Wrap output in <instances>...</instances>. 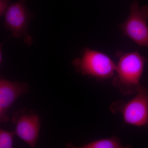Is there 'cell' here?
Wrapping results in <instances>:
<instances>
[{
    "mask_svg": "<svg viewBox=\"0 0 148 148\" xmlns=\"http://www.w3.org/2000/svg\"><path fill=\"white\" fill-rule=\"evenodd\" d=\"M116 55L119 60L112 84L124 96L136 94L142 86L140 81L147 59L138 51H118Z\"/></svg>",
    "mask_w": 148,
    "mask_h": 148,
    "instance_id": "obj_1",
    "label": "cell"
},
{
    "mask_svg": "<svg viewBox=\"0 0 148 148\" xmlns=\"http://www.w3.org/2000/svg\"><path fill=\"white\" fill-rule=\"evenodd\" d=\"M72 65L78 73L100 81L113 77L116 68L108 56L88 47L82 49L80 57L75 58Z\"/></svg>",
    "mask_w": 148,
    "mask_h": 148,
    "instance_id": "obj_2",
    "label": "cell"
},
{
    "mask_svg": "<svg viewBox=\"0 0 148 148\" xmlns=\"http://www.w3.org/2000/svg\"><path fill=\"white\" fill-rule=\"evenodd\" d=\"M113 113H121L125 123L138 127L148 125V90L141 86L134 98L127 102L115 101L111 104Z\"/></svg>",
    "mask_w": 148,
    "mask_h": 148,
    "instance_id": "obj_3",
    "label": "cell"
},
{
    "mask_svg": "<svg viewBox=\"0 0 148 148\" xmlns=\"http://www.w3.org/2000/svg\"><path fill=\"white\" fill-rule=\"evenodd\" d=\"M148 6L140 8L137 1L130 6L129 16L119 26L123 35L140 46L148 47Z\"/></svg>",
    "mask_w": 148,
    "mask_h": 148,
    "instance_id": "obj_4",
    "label": "cell"
},
{
    "mask_svg": "<svg viewBox=\"0 0 148 148\" xmlns=\"http://www.w3.org/2000/svg\"><path fill=\"white\" fill-rule=\"evenodd\" d=\"M28 0H18L10 4L4 14V25L16 38H22L24 43L32 45L33 40L28 32L29 21L32 14L27 8Z\"/></svg>",
    "mask_w": 148,
    "mask_h": 148,
    "instance_id": "obj_5",
    "label": "cell"
},
{
    "mask_svg": "<svg viewBox=\"0 0 148 148\" xmlns=\"http://www.w3.org/2000/svg\"><path fill=\"white\" fill-rule=\"evenodd\" d=\"M12 122L15 125V135L29 147L35 148L40 127L38 114L34 111L21 109L14 113Z\"/></svg>",
    "mask_w": 148,
    "mask_h": 148,
    "instance_id": "obj_6",
    "label": "cell"
},
{
    "mask_svg": "<svg viewBox=\"0 0 148 148\" xmlns=\"http://www.w3.org/2000/svg\"><path fill=\"white\" fill-rule=\"evenodd\" d=\"M29 86L24 83L12 82L0 79V121L6 123L9 121L7 112L20 95L29 92Z\"/></svg>",
    "mask_w": 148,
    "mask_h": 148,
    "instance_id": "obj_7",
    "label": "cell"
},
{
    "mask_svg": "<svg viewBox=\"0 0 148 148\" xmlns=\"http://www.w3.org/2000/svg\"><path fill=\"white\" fill-rule=\"evenodd\" d=\"M66 147L77 148H130V145L124 146L119 138L115 136L92 141L80 146H75L71 144H67Z\"/></svg>",
    "mask_w": 148,
    "mask_h": 148,
    "instance_id": "obj_8",
    "label": "cell"
},
{
    "mask_svg": "<svg viewBox=\"0 0 148 148\" xmlns=\"http://www.w3.org/2000/svg\"><path fill=\"white\" fill-rule=\"evenodd\" d=\"M14 132L0 129V148H11L13 147Z\"/></svg>",
    "mask_w": 148,
    "mask_h": 148,
    "instance_id": "obj_9",
    "label": "cell"
},
{
    "mask_svg": "<svg viewBox=\"0 0 148 148\" xmlns=\"http://www.w3.org/2000/svg\"><path fill=\"white\" fill-rule=\"evenodd\" d=\"M10 5V0H0V14L4 15Z\"/></svg>",
    "mask_w": 148,
    "mask_h": 148,
    "instance_id": "obj_10",
    "label": "cell"
}]
</instances>
